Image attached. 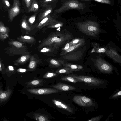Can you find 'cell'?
<instances>
[{"instance_id":"1","label":"cell","mask_w":121,"mask_h":121,"mask_svg":"<svg viewBox=\"0 0 121 121\" xmlns=\"http://www.w3.org/2000/svg\"><path fill=\"white\" fill-rule=\"evenodd\" d=\"M77 27L82 33L91 36L97 35L100 31L98 24L96 22L88 20L77 23Z\"/></svg>"},{"instance_id":"2","label":"cell","mask_w":121,"mask_h":121,"mask_svg":"<svg viewBox=\"0 0 121 121\" xmlns=\"http://www.w3.org/2000/svg\"><path fill=\"white\" fill-rule=\"evenodd\" d=\"M71 36L68 33L64 34L60 32L54 33L50 37L46 42L45 45L53 44L57 48L70 39Z\"/></svg>"},{"instance_id":"3","label":"cell","mask_w":121,"mask_h":121,"mask_svg":"<svg viewBox=\"0 0 121 121\" xmlns=\"http://www.w3.org/2000/svg\"><path fill=\"white\" fill-rule=\"evenodd\" d=\"M71 76L76 79L78 82H83L89 86H96L102 85L104 81L95 77L84 75H70Z\"/></svg>"},{"instance_id":"4","label":"cell","mask_w":121,"mask_h":121,"mask_svg":"<svg viewBox=\"0 0 121 121\" xmlns=\"http://www.w3.org/2000/svg\"><path fill=\"white\" fill-rule=\"evenodd\" d=\"M84 4L77 0H70L65 3L55 12L56 13H60L71 9H81L84 8Z\"/></svg>"},{"instance_id":"5","label":"cell","mask_w":121,"mask_h":121,"mask_svg":"<svg viewBox=\"0 0 121 121\" xmlns=\"http://www.w3.org/2000/svg\"><path fill=\"white\" fill-rule=\"evenodd\" d=\"M95 65L101 72L107 73H111L113 68L112 66L101 58H99L95 61Z\"/></svg>"},{"instance_id":"6","label":"cell","mask_w":121,"mask_h":121,"mask_svg":"<svg viewBox=\"0 0 121 121\" xmlns=\"http://www.w3.org/2000/svg\"><path fill=\"white\" fill-rule=\"evenodd\" d=\"M73 100L76 104L82 106L88 107L95 105L91 99L85 96L76 95L73 97Z\"/></svg>"},{"instance_id":"7","label":"cell","mask_w":121,"mask_h":121,"mask_svg":"<svg viewBox=\"0 0 121 121\" xmlns=\"http://www.w3.org/2000/svg\"><path fill=\"white\" fill-rule=\"evenodd\" d=\"M27 91L30 93L37 95L48 94L60 92L59 90L55 88H50L29 89Z\"/></svg>"},{"instance_id":"8","label":"cell","mask_w":121,"mask_h":121,"mask_svg":"<svg viewBox=\"0 0 121 121\" xmlns=\"http://www.w3.org/2000/svg\"><path fill=\"white\" fill-rule=\"evenodd\" d=\"M20 11L19 0H14L13 5L9 12L10 19L12 21L19 13Z\"/></svg>"},{"instance_id":"9","label":"cell","mask_w":121,"mask_h":121,"mask_svg":"<svg viewBox=\"0 0 121 121\" xmlns=\"http://www.w3.org/2000/svg\"><path fill=\"white\" fill-rule=\"evenodd\" d=\"M82 55V52L77 51L65 54L63 58L64 59L67 60H76L80 59Z\"/></svg>"},{"instance_id":"10","label":"cell","mask_w":121,"mask_h":121,"mask_svg":"<svg viewBox=\"0 0 121 121\" xmlns=\"http://www.w3.org/2000/svg\"><path fill=\"white\" fill-rule=\"evenodd\" d=\"M51 86L59 90L62 91H68L74 90L76 89L73 86L61 82L58 83L56 84Z\"/></svg>"},{"instance_id":"11","label":"cell","mask_w":121,"mask_h":121,"mask_svg":"<svg viewBox=\"0 0 121 121\" xmlns=\"http://www.w3.org/2000/svg\"><path fill=\"white\" fill-rule=\"evenodd\" d=\"M53 102L54 104L59 108L66 110L70 112L73 113V109L70 106L62 102L56 100L54 99Z\"/></svg>"},{"instance_id":"12","label":"cell","mask_w":121,"mask_h":121,"mask_svg":"<svg viewBox=\"0 0 121 121\" xmlns=\"http://www.w3.org/2000/svg\"><path fill=\"white\" fill-rule=\"evenodd\" d=\"M64 66L73 72L79 71L82 69L83 68L82 66L79 65L69 63H65Z\"/></svg>"},{"instance_id":"13","label":"cell","mask_w":121,"mask_h":121,"mask_svg":"<svg viewBox=\"0 0 121 121\" xmlns=\"http://www.w3.org/2000/svg\"><path fill=\"white\" fill-rule=\"evenodd\" d=\"M53 19L48 15L43 19L38 26L37 27L40 28L46 25H49Z\"/></svg>"},{"instance_id":"14","label":"cell","mask_w":121,"mask_h":121,"mask_svg":"<svg viewBox=\"0 0 121 121\" xmlns=\"http://www.w3.org/2000/svg\"><path fill=\"white\" fill-rule=\"evenodd\" d=\"M107 54L108 56L115 60L117 58H119L121 60V57L114 50L110 49L108 50L107 52Z\"/></svg>"},{"instance_id":"15","label":"cell","mask_w":121,"mask_h":121,"mask_svg":"<svg viewBox=\"0 0 121 121\" xmlns=\"http://www.w3.org/2000/svg\"><path fill=\"white\" fill-rule=\"evenodd\" d=\"M84 43H78L76 45L71 46L68 49L66 50L62 51L60 54L61 55H64L69 52H71L77 48L79 47L84 44Z\"/></svg>"},{"instance_id":"16","label":"cell","mask_w":121,"mask_h":121,"mask_svg":"<svg viewBox=\"0 0 121 121\" xmlns=\"http://www.w3.org/2000/svg\"><path fill=\"white\" fill-rule=\"evenodd\" d=\"M49 25L50 28H57L62 27L63 23L60 21L53 19Z\"/></svg>"},{"instance_id":"17","label":"cell","mask_w":121,"mask_h":121,"mask_svg":"<svg viewBox=\"0 0 121 121\" xmlns=\"http://www.w3.org/2000/svg\"><path fill=\"white\" fill-rule=\"evenodd\" d=\"M51 64L54 66L58 67L64 65L65 63L64 60H58L52 59L50 61Z\"/></svg>"},{"instance_id":"18","label":"cell","mask_w":121,"mask_h":121,"mask_svg":"<svg viewBox=\"0 0 121 121\" xmlns=\"http://www.w3.org/2000/svg\"><path fill=\"white\" fill-rule=\"evenodd\" d=\"M61 79L63 81L75 83L78 82V80L70 75L62 77L61 78Z\"/></svg>"},{"instance_id":"19","label":"cell","mask_w":121,"mask_h":121,"mask_svg":"<svg viewBox=\"0 0 121 121\" xmlns=\"http://www.w3.org/2000/svg\"><path fill=\"white\" fill-rule=\"evenodd\" d=\"M35 118L36 120L39 121H48L49 120L45 116L38 113L34 114Z\"/></svg>"},{"instance_id":"20","label":"cell","mask_w":121,"mask_h":121,"mask_svg":"<svg viewBox=\"0 0 121 121\" xmlns=\"http://www.w3.org/2000/svg\"><path fill=\"white\" fill-rule=\"evenodd\" d=\"M9 90H7L0 94V101H2L6 100L9 96L11 93Z\"/></svg>"},{"instance_id":"21","label":"cell","mask_w":121,"mask_h":121,"mask_svg":"<svg viewBox=\"0 0 121 121\" xmlns=\"http://www.w3.org/2000/svg\"><path fill=\"white\" fill-rule=\"evenodd\" d=\"M73 72V71L64 67L63 68L57 70L56 73L59 74H69Z\"/></svg>"},{"instance_id":"22","label":"cell","mask_w":121,"mask_h":121,"mask_svg":"<svg viewBox=\"0 0 121 121\" xmlns=\"http://www.w3.org/2000/svg\"><path fill=\"white\" fill-rule=\"evenodd\" d=\"M39 8V6L37 3L34 1L32 3L29 9V11L35 12L37 11Z\"/></svg>"},{"instance_id":"23","label":"cell","mask_w":121,"mask_h":121,"mask_svg":"<svg viewBox=\"0 0 121 121\" xmlns=\"http://www.w3.org/2000/svg\"><path fill=\"white\" fill-rule=\"evenodd\" d=\"M85 41V40L84 39L81 38H77L73 39L70 42L72 46H73L80 43H84Z\"/></svg>"},{"instance_id":"24","label":"cell","mask_w":121,"mask_h":121,"mask_svg":"<svg viewBox=\"0 0 121 121\" xmlns=\"http://www.w3.org/2000/svg\"><path fill=\"white\" fill-rule=\"evenodd\" d=\"M52 10V8H49L44 12L41 16L40 20L43 19L49 15V14L51 12Z\"/></svg>"},{"instance_id":"25","label":"cell","mask_w":121,"mask_h":121,"mask_svg":"<svg viewBox=\"0 0 121 121\" xmlns=\"http://www.w3.org/2000/svg\"><path fill=\"white\" fill-rule=\"evenodd\" d=\"M21 26L24 29L27 30H30V29L25 19L23 20L22 21Z\"/></svg>"},{"instance_id":"26","label":"cell","mask_w":121,"mask_h":121,"mask_svg":"<svg viewBox=\"0 0 121 121\" xmlns=\"http://www.w3.org/2000/svg\"><path fill=\"white\" fill-rule=\"evenodd\" d=\"M102 117V115H99L92 118L87 121H99Z\"/></svg>"},{"instance_id":"27","label":"cell","mask_w":121,"mask_h":121,"mask_svg":"<svg viewBox=\"0 0 121 121\" xmlns=\"http://www.w3.org/2000/svg\"><path fill=\"white\" fill-rule=\"evenodd\" d=\"M121 96V90L115 94L110 98V99H112Z\"/></svg>"},{"instance_id":"28","label":"cell","mask_w":121,"mask_h":121,"mask_svg":"<svg viewBox=\"0 0 121 121\" xmlns=\"http://www.w3.org/2000/svg\"><path fill=\"white\" fill-rule=\"evenodd\" d=\"M57 74L52 73H48L46 74L44 76L45 78H50L54 77L57 75Z\"/></svg>"},{"instance_id":"29","label":"cell","mask_w":121,"mask_h":121,"mask_svg":"<svg viewBox=\"0 0 121 121\" xmlns=\"http://www.w3.org/2000/svg\"><path fill=\"white\" fill-rule=\"evenodd\" d=\"M7 29L2 24V23L0 22V33L5 32H6Z\"/></svg>"},{"instance_id":"30","label":"cell","mask_w":121,"mask_h":121,"mask_svg":"<svg viewBox=\"0 0 121 121\" xmlns=\"http://www.w3.org/2000/svg\"><path fill=\"white\" fill-rule=\"evenodd\" d=\"M72 46L70 42L67 43L62 49V51H65L68 49L71 46Z\"/></svg>"},{"instance_id":"31","label":"cell","mask_w":121,"mask_h":121,"mask_svg":"<svg viewBox=\"0 0 121 121\" xmlns=\"http://www.w3.org/2000/svg\"><path fill=\"white\" fill-rule=\"evenodd\" d=\"M36 17V15H34L30 17L28 19V21L29 23L32 24L34 22Z\"/></svg>"},{"instance_id":"32","label":"cell","mask_w":121,"mask_h":121,"mask_svg":"<svg viewBox=\"0 0 121 121\" xmlns=\"http://www.w3.org/2000/svg\"><path fill=\"white\" fill-rule=\"evenodd\" d=\"M97 2L107 4H110L111 1L110 0H93Z\"/></svg>"},{"instance_id":"33","label":"cell","mask_w":121,"mask_h":121,"mask_svg":"<svg viewBox=\"0 0 121 121\" xmlns=\"http://www.w3.org/2000/svg\"><path fill=\"white\" fill-rule=\"evenodd\" d=\"M13 44L17 48H20L22 46V43L18 41L14 42Z\"/></svg>"},{"instance_id":"34","label":"cell","mask_w":121,"mask_h":121,"mask_svg":"<svg viewBox=\"0 0 121 121\" xmlns=\"http://www.w3.org/2000/svg\"><path fill=\"white\" fill-rule=\"evenodd\" d=\"M35 63L34 61H31L29 65V66L30 68H34L35 66Z\"/></svg>"},{"instance_id":"35","label":"cell","mask_w":121,"mask_h":121,"mask_svg":"<svg viewBox=\"0 0 121 121\" xmlns=\"http://www.w3.org/2000/svg\"><path fill=\"white\" fill-rule=\"evenodd\" d=\"M31 0H24L27 7L29 8L30 6Z\"/></svg>"},{"instance_id":"36","label":"cell","mask_w":121,"mask_h":121,"mask_svg":"<svg viewBox=\"0 0 121 121\" xmlns=\"http://www.w3.org/2000/svg\"><path fill=\"white\" fill-rule=\"evenodd\" d=\"M3 3L7 7H9L10 6V4L8 0H2Z\"/></svg>"},{"instance_id":"37","label":"cell","mask_w":121,"mask_h":121,"mask_svg":"<svg viewBox=\"0 0 121 121\" xmlns=\"http://www.w3.org/2000/svg\"><path fill=\"white\" fill-rule=\"evenodd\" d=\"M106 51L105 49L104 48H101L99 49L97 51V52L99 53H104Z\"/></svg>"},{"instance_id":"38","label":"cell","mask_w":121,"mask_h":121,"mask_svg":"<svg viewBox=\"0 0 121 121\" xmlns=\"http://www.w3.org/2000/svg\"><path fill=\"white\" fill-rule=\"evenodd\" d=\"M39 81L37 80H33L31 82V84L34 85H37L39 84Z\"/></svg>"},{"instance_id":"39","label":"cell","mask_w":121,"mask_h":121,"mask_svg":"<svg viewBox=\"0 0 121 121\" xmlns=\"http://www.w3.org/2000/svg\"><path fill=\"white\" fill-rule=\"evenodd\" d=\"M50 50L48 49L44 48L42 49L41 51V52H46L49 51Z\"/></svg>"},{"instance_id":"40","label":"cell","mask_w":121,"mask_h":121,"mask_svg":"<svg viewBox=\"0 0 121 121\" xmlns=\"http://www.w3.org/2000/svg\"><path fill=\"white\" fill-rule=\"evenodd\" d=\"M26 59V57L25 56H22L20 58V60L22 62L25 61Z\"/></svg>"},{"instance_id":"41","label":"cell","mask_w":121,"mask_h":121,"mask_svg":"<svg viewBox=\"0 0 121 121\" xmlns=\"http://www.w3.org/2000/svg\"><path fill=\"white\" fill-rule=\"evenodd\" d=\"M19 72H25L26 71V70L25 69H22V68H20L19 69V70H18Z\"/></svg>"},{"instance_id":"42","label":"cell","mask_w":121,"mask_h":121,"mask_svg":"<svg viewBox=\"0 0 121 121\" xmlns=\"http://www.w3.org/2000/svg\"><path fill=\"white\" fill-rule=\"evenodd\" d=\"M24 38L26 39L29 40L31 39V37L30 36L26 35L24 37Z\"/></svg>"},{"instance_id":"43","label":"cell","mask_w":121,"mask_h":121,"mask_svg":"<svg viewBox=\"0 0 121 121\" xmlns=\"http://www.w3.org/2000/svg\"><path fill=\"white\" fill-rule=\"evenodd\" d=\"M9 69L11 71H13L14 70V68L12 66H10L8 67Z\"/></svg>"},{"instance_id":"44","label":"cell","mask_w":121,"mask_h":121,"mask_svg":"<svg viewBox=\"0 0 121 121\" xmlns=\"http://www.w3.org/2000/svg\"><path fill=\"white\" fill-rule=\"evenodd\" d=\"M53 0H44V2H47L51 1Z\"/></svg>"},{"instance_id":"45","label":"cell","mask_w":121,"mask_h":121,"mask_svg":"<svg viewBox=\"0 0 121 121\" xmlns=\"http://www.w3.org/2000/svg\"><path fill=\"white\" fill-rule=\"evenodd\" d=\"M1 63H0V70L1 71Z\"/></svg>"},{"instance_id":"46","label":"cell","mask_w":121,"mask_h":121,"mask_svg":"<svg viewBox=\"0 0 121 121\" xmlns=\"http://www.w3.org/2000/svg\"><path fill=\"white\" fill-rule=\"evenodd\" d=\"M86 0V1H89V0Z\"/></svg>"}]
</instances>
